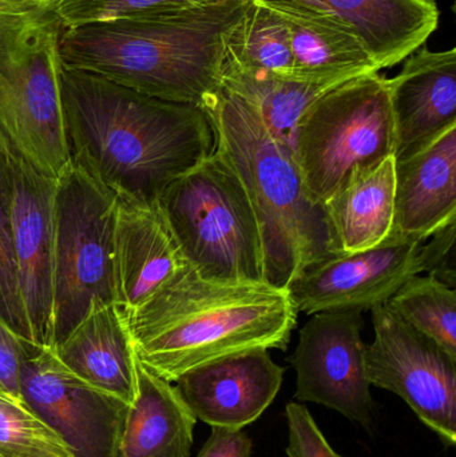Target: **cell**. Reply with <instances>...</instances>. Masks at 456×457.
Masks as SVG:
<instances>
[{
    "label": "cell",
    "mask_w": 456,
    "mask_h": 457,
    "mask_svg": "<svg viewBox=\"0 0 456 457\" xmlns=\"http://www.w3.org/2000/svg\"><path fill=\"white\" fill-rule=\"evenodd\" d=\"M350 80V79H348ZM345 80L222 71V86L243 96L256 109L268 130L292 150L294 129L308 107Z\"/></svg>",
    "instance_id": "cell-23"
},
{
    "label": "cell",
    "mask_w": 456,
    "mask_h": 457,
    "mask_svg": "<svg viewBox=\"0 0 456 457\" xmlns=\"http://www.w3.org/2000/svg\"><path fill=\"white\" fill-rule=\"evenodd\" d=\"M0 457H74L24 403L0 395Z\"/></svg>",
    "instance_id": "cell-28"
},
{
    "label": "cell",
    "mask_w": 456,
    "mask_h": 457,
    "mask_svg": "<svg viewBox=\"0 0 456 457\" xmlns=\"http://www.w3.org/2000/svg\"><path fill=\"white\" fill-rule=\"evenodd\" d=\"M388 306L418 332L456 359V293L434 274L411 277L387 301Z\"/></svg>",
    "instance_id": "cell-25"
},
{
    "label": "cell",
    "mask_w": 456,
    "mask_h": 457,
    "mask_svg": "<svg viewBox=\"0 0 456 457\" xmlns=\"http://www.w3.org/2000/svg\"><path fill=\"white\" fill-rule=\"evenodd\" d=\"M286 416L289 440L286 456L344 457L335 453L307 407L299 403H289Z\"/></svg>",
    "instance_id": "cell-29"
},
{
    "label": "cell",
    "mask_w": 456,
    "mask_h": 457,
    "mask_svg": "<svg viewBox=\"0 0 456 457\" xmlns=\"http://www.w3.org/2000/svg\"><path fill=\"white\" fill-rule=\"evenodd\" d=\"M78 378L131 405L137 356L128 322L115 303L91 306L77 327L51 348Z\"/></svg>",
    "instance_id": "cell-19"
},
{
    "label": "cell",
    "mask_w": 456,
    "mask_h": 457,
    "mask_svg": "<svg viewBox=\"0 0 456 457\" xmlns=\"http://www.w3.org/2000/svg\"><path fill=\"white\" fill-rule=\"evenodd\" d=\"M253 442L243 429L211 427L197 457H252Z\"/></svg>",
    "instance_id": "cell-31"
},
{
    "label": "cell",
    "mask_w": 456,
    "mask_h": 457,
    "mask_svg": "<svg viewBox=\"0 0 456 457\" xmlns=\"http://www.w3.org/2000/svg\"><path fill=\"white\" fill-rule=\"evenodd\" d=\"M70 163L117 195L154 203L214 152L208 114L87 72H61Z\"/></svg>",
    "instance_id": "cell-1"
},
{
    "label": "cell",
    "mask_w": 456,
    "mask_h": 457,
    "mask_svg": "<svg viewBox=\"0 0 456 457\" xmlns=\"http://www.w3.org/2000/svg\"><path fill=\"white\" fill-rule=\"evenodd\" d=\"M284 373L269 352L256 349L195 368L173 384L197 420L244 429L272 404Z\"/></svg>",
    "instance_id": "cell-14"
},
{
    "label": "cell",
    "mask_w": 456,
    "mask_h": 457,
    "mask_svg": "<svg viewBox=\"0 0 456 457\" xmlns=\"http://www.w3.org/2000/svg\"><path fill=\"white\" fill-rule=\"evenodd\" d=\"M261 2L275 8L288 24L292 77L348 80L380 71L358 37L334 19L286 2Z\"/></svg>",
    "instance_id": "cell-22"
},
{
    "label": "cell",
    "mask_w": 456,
    "mask_h": 457,
    "mask_svg": "<svg viewBox=\"0 0 456 457\" xmlns=\"http://www.w3.org/2000/svg\"><path fill=\"white\" fill-rule=\"evenodd\" d=\"M361 313L344 309L312 314L300 329L289 361L296 370L297 402L336 411L371 434L375 402L367 378Z\"/></svg>",
    "instance_id": "cell-10"
},
{
    "label": "cell",
    "mask_w": 456,
    "mask_h": 457,
    "mask_svg": "<svg viewBox=\"0 0 456 457\" xmlns=\"http://www.w3.org/2000/svg\"><path fill=\"white\" fill-rule=\"evenodd\" d=\"M396 161L412 154L456 126V48L419 51L388 79Z\"/></svg>",
    "instance_id": "cell-16"
},
{
    "label": "cell",
    "mask_w": 456,
    "mask_h": 457,
    "mask_svg": "<svg viewBox=\"0 0 456 457\" xmlns=\"http://www.w3.org/2000/svg\"><path fill=\"white\" fill-rule=\"evenodd\" d=\"M251 2L67 27L59 40L62 66L203 107L221 88L228 40Z\"/></svg>",
    "instance_id": "cell-2"
},
{
    "label": "cell",
    "mask_w": 456,
    "mask_h": 457,
    "mask_svg": "<svg viewBox=\"0 0 456 457\" xmlns=\"http://www.w3.org/2000/svg\"><path fill=\"white\" fill-rule=\"evenodd\" d=\"M62 26L48 0H0V129L37 122L61 85Z\"/></svg>",
    "instance_id": "cell-12"
},
{
    "label": "cell",
    "mask_w": 456,
    "mask_h": 457,
    "mask_svg": "<svg viewBox=\"0 0 456 457\" xmlns=\"http://www.w3.org/2000/svg\"><path fill=\"white\" fill-rule=\"evenodd\" d=\"M8 144V142H7ZM11 227L16 276L32 345H53L56 179L8 145Z\"/></svg>",
    "instance_id": "cell-13"
},
{
    "label": "cell",
    "mask_w": 456,
    "mask_h": 457,
    "mask_svg": "<svg viewBox=\"0 0 456 457\" xmlns=\"http://www.w3.org/2000/svg\"><path fill=\"white\" fill-rule=\"evenodd\" d=\"M0 319L12 332L31 343L16 276L11 227V174L8 144L0 133Z\"/></svg>",
    "instance_id": "cell-27"
},
{
    "label": "cell",
    "mask_w": 456,
    "mask_h": 457,
    "mask_svg": "<svg viewBox=\"0 0 456 457\" xmlns=\"http://www.w3.org/2000/svg\"><path fill=\"white\" fill-rule=\"evenodd\" d=\"M118 197L69 163L56 179L53 345L88 309L114 303Z\"/></svg>",
    "instance_id": "cell-7"
},
{
    "label": "cell",
    "mask_w": 456,
    "mask_h": 457,
    "mask_svg": "<svg viewBox=\"0 0 456 457\" xmlns=\"http://www.w3.org/2000/svg\"><path fill=\"white\" fill-rule=\"evenodd\" d=\"M203 109L214 149L227 158L253 206L265 282L288 289L305 269L339 255L324 206L311 200L292 150L269 133L256 109L225 86Z\"/></svg>",
    "instance_id": "cell-4"
},
{
    "label": "cell",
    "mask_w": 456,
    "mask_h": 457,
    "mask_svg": "<svg viewBox=\"0 0 456 457\" xmlns=\"http://www.w3.org/2000/svg\"><path fill=\"white\" fill-rule=\"evenodd\" d=\"M224 70L292 77L291 39L281 13L261 0H252L228 40Z\"/></svg>",
    "instance_id": "cell-24"
},
{
    "label": "cell",
    "mask_w": 456,
    "mask_h": 457,
    "mask_svg": "<svg viewBox=\"0 0 456 457\" xmlns=\"http://www.w3.org/2000/svg\"><path fill=\"white\" fill-rule=\"evenodd\" d=\"M297 316L288 289L267 282L214 281L187 266L126 322L137 359L174 383L233 354L286 351Z\"/></svg>",
    "instance_id": "cell-3"
},
{
    "label": "cell",
    "mask_w": 456,
    "mask_h": 457,
    "mask_svg": "<svg viewBox=\"0 0 456 457\" xmlns=\"http://www.w3.org/2000/svg\"><path fill=\"white\" fill-rule=\"evenodd\" d=\"M137 395L129 408L117 457H190L197 419L173 383L136 364Z\"/></svg>",
    "instance_id": "cell-21"
},
{
    "label": "cell",
    "mask_w": 456,
    "mask_h": 457,
    "mask_svg": "<svg viewBox=\"0 0 456 457\" xmlns=\"http://www.w3.org/2000/svg\"><path fill=\"white\" fill-rule=\"evenodd\" d=\"M395 165L391 155L372 168L355 171L324 204L337 254L372 249L393 236Z\"/></svg>",
    "instance_id": "cell-20"
},
{
    "label": "cell",
    "mask_w": 456,
    "mask_h": 457,
    "mask_svg": "<svg viewBox=\"0 0 456 457\" xmlns=\"http://www.w3.org/2000/svg\"><path fill=\"white\" fill-rule=\"evenodd\" d=\"M117 197L114 303L128 320L189 265L158 201Z\"/></svg>",
    "instance_id": "cell-15"
},
{
    "label": "cell",
    "mask_w": 456,
    "mask_h": 457,
    "mask_svg": "<svg viewBox=\"0 0 456 457\" xmlns=\"http://www.w3.org/2000/svg\"><path fill=\"white\" fill-rule=\"evenodd\" d=\"M323 13L363 43L377 69H391L419 50L438 29L435 0H278Z\"/></svg>",
    "instance_id": "cell-17"
},
{
    "label": "cell",
    "mask_w": 456,
    "mask_h": 457,
    "mask_svg": "<svg viewBox=\"0 0 456 457\" xmlns=\"http://www.w3.org/2000/svg\"><path fill=\"white\" fill-rule=\"evenodd\" d=\"M375 337L366 345L369 384L398 395L439 439L456 443V359L407 324L387 303L371 309Z\"/></svg>",
    "instance_id": "cell-9"
},
{
    "label": "cell",
    "mask_w": 456,
    "mask_h": 457,
    "mask_svg": "<svg viewBox=\"0 0 456 457\" xmlns=\"http://www.w3.org/2000/svg\"><path fill=\"white\" fill-rule=\"evenodd\" d=\"M187 265L203 278L265 282L261 234L245 187L213 154L171 182L158 200Z\"/></svg>",
    "instance_id": "cell-5"
},
{
    "label": "cell",
    "mask_w": 456,
    "mask_h": 457,
    "mask_svg": "<svg viewBox=\"0 0 456 457\" xmlns=\"http://www.w3.org/2000/svg\"><path fill=\"white\" fill-rule=\"evenodd\" d=\"M395 153L388 79L379 72L345 80L302 115L292 154L311 200L324 204L352 177Z\"/></svg>",
    "instance_id": "cell-6"
},
{
    "label": "cell",
    "mask_w": 456,
    "mask_h": 457,
    "mask_svg": "<svg viewBox=\"0 0 456 457\" xmlns=\"http://www.w3.org/2000/svg\"><path fill=\"white\" fill-rule=\"evenodd\" d=\"M31 346L0 319V395L13 402L24 403L21 391V367Z\"/></svg>",
    "instance_id": "cell-30"
},
{
    "label": "cell",
    "mask_w": 456,
    "mask_h": 457,
    "mask_svg": "<svg viewBox=\"0 0 456 457\" xmlns=\"http://www.w3.org/2000/svg\"><path fill=\"white\" fill-rule=\"evenodd\" d=\"M48 2H50V0H48Z\"/></svg>",
    "instance_id": "cell-32"
},
{
    "label": "cell",
    "mask_w": 456,
    "mask_h": 457,
    "mask_svg": "<svg viewBox=\"0 0 456 457\" xmlns=\"http://www.w3.org/2000/svg\"><path fill=\"white\" fill-rule=\"evenodd\" d=\"M24 404L74 457H117L130 405L70 372L51 348L32 345L21 375Z\"/></svg>",
    "instance_id": "cell-11"
},
{
    "label": "cell",
    "mask_w": 456,
    "mask_h": 457,
    "mask_svg": "<svg viewBox=\"0 0 456 457\" xmlns=\"http://www.w3.org/2000/svg\"><path fill=\"white\" fill-rule=\"evenodd\" d=\"M456 224L426 239L394 233L379 246L327 258L305 269L288 287L297 311H371L387 303L411 277L434 274L454 287L452 263Z\"/></svg>",
    "instance_id": "cell-8"
},
{
    "label": "cell",
    "mask_w": 456,
    "mask_h": 457,
    "mask_svg": "<svg viewBox=\"0 0 456 457\" xmlns=\"http://www.w3.org/2000/svg\"><path fill=\"white\" fill-rule=\"evenodd\" d=\"M456 224V126L395 165L394 233L426 241Z\"/></svg>",
    "instance_id": "cell-18"
},
{
    "label": "cell",
    "mask_w": 456,
    "mask_h": 457,
    "mask_svg": "<svg viewBox=\"0 0 456 457\" xmlns=\"http://www.w3.org/2000/svg\"><path fill=\"white\" fill-rule=\"evenodd\" d=\"M225 2L230 0H50L48 7L62 29H67L95 21L182 12Z\"/></svg>",
    "instance_id": "cell-26"
}]
</instances>
